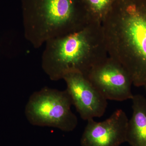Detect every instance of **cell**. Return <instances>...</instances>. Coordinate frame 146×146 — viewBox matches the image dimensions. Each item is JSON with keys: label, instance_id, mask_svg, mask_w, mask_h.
I'll list each match as a JSON object with an SVG mask.
<instances>
[{"label": "cell", "instance_id": "1", "mask_svg": "<svg viewBox=\"0 0 146 146\" xmlns=\"http://www.w3.org/2000/svg\"><path fill=\"white\" fill-rule=\"evenodd\" d=\"M108 56L146 86V0H116L102 23Z\"/></svg>", "mask_w": 146, "mask_h": 146}, {"label": "cell", "instance_id": "2", "mask_svg": "<svg viewBox=\"0 0 146 146\" xmlns=\"http://www.w3.org/2000/svg\"><path fill=\"white\" fill-rule=\"evenodd\" d=\"M42 56L43 71L53 81L70 73L86 76L108 56L102 24L91 22L78 31L47 41Z\"/></svg>", "mask_w": 146, "mask_h": 146}, {"label": "cell", "instance_id": "3", "mask_svg": "<svg viewBox=\"0 0 146 146\" xmlns=\"http://www.w3.org/2000/svg\"><path fill=\"white\" fill-rule=\"evenodd\" d=\"M24 35L35 48L91 23L81 0H21Z\"/></svg>", "mask_w": 146, "mask_h": 146}, {"label": "cell", "instance_id": "4", "mask_svg": "<svg viewBox=\"0 0 146 146\" xmlns=\"http://www.w3.org/2000/svg\"><path fill=\"white\" fill-rule=\"evenodd\" d=\"M72 100L68 91L44 87L33 93L25 108V115L31 124L72 131L78 120L71 110Z\"/></svg>", "mask_w": 146, "mask_h": 146}, {"label": "cell", "instance_id": "5", "mask_svg": "<svg viewBox=\"0 0 146 146\" xmlns=\"http://www.w3.org/2000/svg\"><path fill=\"white\" fill-rule=\"evenodd\" d=\"M86 78L107 100H132V79L119 63L109 56L94 67Z\"/></svg>", "mask_w": 146, "mask_h": 146}, {"label": "cell", "instance_id": "6", "mask_svg": "<svg viewBox=\"0 0 146 146\" xmlns=\"http://www.w3.org/2000/svg\"><path fill=\"white\" fill-rule=\"evenodd\" d=\"M68 91L80 117L85 121L100 117L104 114L108 100L83 74L70 73L63 78Z\"/></svg>", "mask_w": 146, "mask_h": 146}, {"label": "cell", "instance_id": "7", "mask_svg": "<svg viewBox=\"0 0 146 146\" xmlns=\"http://www.w3.org/2000/svg\"><path fill=\"white\" fill-rule=\"evenodd\" d=\"M128 121L121 109L103 121L88 120L80 139L81 146H120L126 142Z\"/></svg>", "mask_w": 146, "mask_h": 146}, {"label": "cell", "instance_id": "8", "mask_svg": "<svg viewBox=\"0 0 146 146\" xmlns=\"http://www.w3.org/2000/svg\"><path fill=\"white\" fill-rule=\"evenodd\" d=\"M131 100L133 113L128 123L126 142L131 146H146V98L136 95Z\"/></svg>", "mask_w": 146, "mask_h": 146}, {"label": "cell", "instance_id": "9", "mask_svg": "<svg viewBox=\"0 0 146 146\" xmlns=\"http://www.w3.org/2000/svg\"><path fill=\"white\" fill-rule=\"evenodd\" d=\"M90 22L102 23L116 0H81Z\"/></svg>", "mask_w": 146, "mask_h": 146}, {"label": "cell", "instance_id": "10", "mask_svg": "<svg viewBox=\"0 0 146 146\" xmlns=\"http://www.w3.org/2000/svg\"><path fill=\"white\" fill-rule=\"evenodd\" d=\"M145 89L146 90V86H145Z\"/></svg>", "mask_w": 146, "mask_h": 146}]
</instances>
